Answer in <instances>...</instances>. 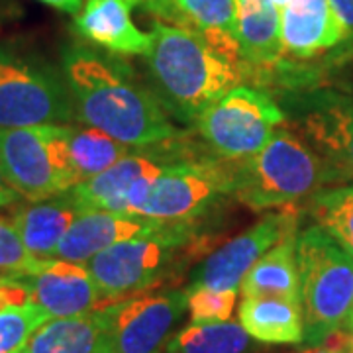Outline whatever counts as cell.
<instances>
[{
    "mask_svg": "<svg viewBox=\"0 0 353 353\" xmlns=\"http://www.w3.org/2000/svg\"><path fill=\"white\" fill-rule=\"evenodd\" d=\"M83 208L85 206L79 202L75 192L69 189L50 199L20 206L14 212L12 224L34 257L53 259L59 241Z\"/></svg>",
    "mask_w": 353,
    "mask_h": 353,
    "instance_id": "cell-18",
    "label": "cell"
},
{
    "mask_svg": "<svg viewBox=\"0 0 353 353\" xmlns=\"http://www.w3.org/2000/svg\"><path fill=\"white\" fill-rule=\"evenodd\" d=\"M65 138H67L69 163L77 179V185L106 171L116 161H120L128 153L136 150L90 126L81 128L75 124H67Z\"/></svg>",
    "mask_w": 353,
    "mask_h": 353,
    "instance_id": "cell-24",
    "label": "cell"
},
{
    "mask_svg": "<svg viewBox=\"0 0 353 353\" xmlns=\"http://www.w3.org/2000/svg\"><path fill=\"white\" fill-rule=\"evenodd\" d=\"M139 6L145 8L148 12H152L157 20L173 24V4H171V0H141Z\"/></svg>",
    "mask_w": 353,
    "mask_h": 353,
    "instance_id": "cell-31",
    "label": "cell"
},
{
    "mask_svg": "<svg viewBox=\"0 0 353 353\" xmlns=\"http://www.w3.org/2000/svg\"><path fill=\"white\" fill-rule=\"evenodd\" d=\"M345 328L350 330V332H353V310H352V314H350V320H347V324H345Z\"/></svg>",
    "mask_w": 353,
    "mask_h": 353,
    "instance_id": "cell-36",
    "label": "cell"
},
{
    "mask_svg": "<svg viewBox=\"0 0 353 353\" xmlns=\"http://www.w3.org/2000/svg\"><path fill=\"white\" fill-rule=\"evenodd\" d=\"M22 353H110L101 308L87 314L51 318L34 332Z\"/></svg>",
    "mask_w": 353,
    "mask_h": 353,
    "instance_id": "cell-19",
    "label": "cell"
},
{
    "mask_svg": "<svg viewBox=\"0 0 353 353\" xmlns=\"http://www.w3.org/2000/svg\"><path fill=\"white\" fill-rule=\"evenodd\" d=\"M20 199H22V196H20V194H18L10 185H8L6 176H4L2 169H0V208H4V206H12V204H16Z\"/></svg>",
    "mask_w": 353,
    "mask_h": 353,
    "instance_id": "cell-32",
    "label": "cell"
},
{
    "mask_svg": "<svg viewBox=\"0 0 353 353\" xmlns=\"http://www.w3.org/2000/svg\"><path fill=\"white\" fill-rule=\"evenodd\" d=\"M341 353H353V332H350V334L345 336V341H343Z\"/></svg>",
    "mask_w": 353,
    "mask_h": 353,
    "instance_id": "cell-35",
    "label": "cell"
},
{
    "mask_svg": "<svg viewBox=\"0 0 353 353\" xmlns=\"http://www.w3.org/2000/svg\"><path fill=\"white\" fill-rule=\"evenodd\" d=\"M63 75L77 122L97 128L130 148H148L175 139L179 130L152 90L87 48H71L63 57Z\"/></svg>",
    "mask_w": 353,
    "mask_h": 353,
    "instance_id": "cell-1",
    "label": "cell"
},
{
    "mask_svg": "<svg viewBox=\"0 0 353 353\" xmlns=\"http://www.w3.org/2000/svg\"><path fill=\"white\" fill-rule=\"evenodd\" d=\"M65 126L0 130V169L8 185L26 201H43L77 187Z\"/></svg>",
    "mask_w": 353,
    "mask_h": 353,
    "instance_id": "cell-7",
    "label": "cell"
},
{
    "mask_svg": "<svg viewBox=\"0 0 353 353\" xmlns=\"http://www.w3.org/2000/svg\"><path fill=\"white\" fill-rule=\"evenodd\" d=\"M167 141L159 143V150H155L157 143L148 148H136L106 171L85 183H79L71 190L85 208L141 216V208L150 196L155 179L169 165L181 159V152H171L175 145L165 148Z\"/></svg>",
    "mask_w": 353,
    "mask_h": 353,
    "instance_id": "cell-11",
    "label": "cell"
},
{
    "mask_svg": "<svg viewBox=\"0 0 353 353\" xmlns=\"http://www.w3.org/2000/svg\"><path fill=\"white\" fill-rule=\"evenodd\" d=\"M18 279L50 318H69L106 306L87 265L63 259H43L34 273Z\"/></svg>",
    "mask_w": 353,
    "mask_h": 353,
    "instance_id": "cell-13",
    "label": "cell"
},
{
    "mask_svg": "<svg viewBox=\"0 0 353 353\" xmlns=\"http://www.w3.org/2000/svg\"><path fill=\"white\" fill-rule=\"evenodd\" d=\"M296 236L292 234L269 252L248 271L240 289L248 296H277L301 303V277L296 265Z\"/></svg>",
    "mask_w": 353,
    "mask_h": 353,
    "instance_id": "cell-23",
    "label": "cell"
},
{
    "mask_svg": "<svg viewBox=\"0 0 353 353\" xmlns=\"http://www.w3.org/2000/svg\"><path fill=\"white\" fill-rule=\"evenodd\" d=\"M285 114L267 92L238 85L196 118L202 139L222 159H245L267 145Z\"/></svg>",
    "mask_w": 353,
    "mask_h": 353,
    "instance_id": "cell-8",
    "label": "cell"
},
{
    "mask_svg": "<svg viewBox=\"0 0 353 353\" xmlns=\"http://www.w3.org/2000/svg\"><path fill=\"white\" fill-rule=\"evenodd\" d=\"M343 341H345V336H341L340 332H338V334H334V336L328 338L324 343L316 345L314 350H310V352H304V353H341Z\"/></svg>",
    "mask_w": 353,
    "mask_h": 353,
    "instance_id": "cell-33",
    "label": "cell"
},
{
    "mask_svg": "<svg viewBox=\"0 0 353 353\" xmlns=\"http://www.w3.org/2000/svg\"><path fill=\"white\" fill-rule=\"evenodd\" d=\"M187 292H189L187 310L190 314V322L194 324L226 322L234 314L238 290L192 289Z\"/></svg>",
    "mask_w": 353,
    "mask_h": 353,
    "instance_id": "cell-28",
    "label": "cell"
},
{
    "mask_svg": "<svg viewBox=\"0 0 353 353\" xmlns=\"http://www.w3.org/2000/svg\"><path fill=\"white\" fill-rule=\"evenodd\" d=\"M301 136L326 165L332 183L353 181V99L326 97L306 110Z\"/></svg>",
    "mask_w": 353,
    "mask_h": 353,
    "instance_id": "cell-14",
    "label": "cell"
},
{
    "mask_svg": "<svg viewBox=\"0 0 353 353\" xmlns=\"http://www.w3.org/2000/svg\"><path fill=\"white\" fill-rule=\"evenodd\" d=\"M161 220L145 216H130L108 212L101 208H83L59 241L53 259H63L71 263H87L97 253L110 248L118 241L152 234L161 226Z\"/></svg>",
    "mask_w": 353,
    "mask_h": 353,
    "instance_id": "cell-15",
    "label": "cell"
},
{
    "mask_svg": "<svg viewBox=\"0 0 353 353\" xmlns=\"http://www.w3.org/2000/svg\"><path fill=\"white\" fill-rule=\"evenodd\" d=\"M192 222H163L152 234L118 241L97 253L87 269L104 304L141 294L171 275L176 257L192 240Z\"/></svg>",
    "mask_w": 353,
    "mask_h": 353,
    "instance_id": "cell-5",
    "label": "cell"
},
{
    "mask_svg": "<svg viewBox=\"0 0 353 353\" xmlns=\"http://www.w3.org/2000/svg\"><path fill=\"white\" fill-rule=\"evenodd\" d=\"M304 341L320 345L338 334L353 310V255L322 226L296 236Z\"/></svg>",
    "mask_w": 353,
    "mask_h": 353,
    "instance_id": "cell-4",
    "label": "cell"
},
{
    "mask_svg": "<svg viewBox=\"0 0 353 353\" xmlns=\"http://www.w3.org/2000/svg\"><path fill=\"white\" fill-rule=\"evenodd\" d=\"M132 0H85L75 14V30L116 55H143L152 51V34L141 32L132 20Z\"/></svg>",
    "mask_w": 353,
    "mask_h": 353,
    "instance_id": "cell-17",
    "label": "cell"
},
{
    "mask_svg": "<svg viewBox=\"0 0 353 353\" xmlns=\"http://www.w3.org/2000/svg\"><path fill=\"white\" fill-rule=\"evenodd\" d=\"M240 324L248 336L263 343H303L304 318L299 301L248 296L241 301Z\"/></svg>",
    "mask_w": 353,
    "mask_h": 353,
    "instance_id": "cell-22",
    "label": "cell"
},
{
    "mask_svg": "<svg viewBox=\"0 0 353 353\" xmlns=\"http://www.w3.org/2000/svg\"><path fill=\"white\" fill-rule=\"evenodd\" d=\"M173 24L201 34L228 57H240V28L236 0H171Z\"/></svg>",
    "mask_w": 353,
    "mask_h": 353,
    "instance_id": "cell-21",
    "label": "cell"
},
{
    "mask_svg": "<svg viewBox=\"0 0 353 353\" xmlns=\"http://www.w3.org/2000/svg\"><path fill=\"white\" fill-rule=\"evenodd\" d=\"M250 336L238 322L189 324L167 341L165 353H245Z\"/></svg>",
    "mask_w": 353,
    "mask_h": 353,
    "instance_id": "cell-25",
    "label": "cell"
},
{
    "mask_svg": "<svg viewBox=\"0 0 353 353\" xmlns=\"http://www.w3.org/2000/svg\"><path fill=\"white\" fill-rule=\"evenodd\" d=\"M341 26L347 32V39L353 38V0H328Z\"/></svg>",
    "mask_w": 353,
    "mask_h": 353,
    "instance_id": "cell-30",
    "label": "cell"
},
{
    "mask_svg": "<svg viewBox=\"0 0 353 353\" xmlns=\"http://www.w3.org/2000/svg\"><path fill=\"white\" fill-rule=\"evenodd\" d=\"M39 2H43V4H48L51 8L67 14H77L83 8V4H85V0H39Z\"/></svg>",
    "mask_w": 353,
    "mask_h": 353,
    "instance_id": "cell-34",
    "label": "cell"
},
{
    "mask_svg": "<svg viewBox=\"0 0 353 353\" xmlns=\"http://www.w3.org/2000/svg\"><path fill=\"white\" fill-rule=\"evenodd\" d=\"M41 261L43 259L28 252L12 222L0 218V271H4L8 277H20L34 273Z\"/></svg>",
    "mask_w": 353,
    "mask_h": 353,
    "instance_id": "cell-29",
    "label": "cell"
},
{
    "mask_svg": "<svg viewBox=\"0 0 353 353\" xmlns=\"http://www.w3.org/2000/svg\"><path fill=\"white\" fill-rule=\"evenodd\" d=\"M326 165L301 134L279 126L257 153L234 161L232 196L253 210L283 208L330 185Z\"/></svg>",
    "mask_w": 353,
    "mask_h": 353,
    "instance_id": "cell-3",
    "label": "cell"
},
{
    "mask_svg": "<svg viewBox=\"0 0 353 353\" xmlns=\"http://www.w3.org/2000/svg\"><path fill=\"white\" fill-rule=\"evenodd\" d=\"M308 208L316 224L353 255V185L318 190Z\"/></svg>",
    "mask_w": 353,
    "mask_h": 353,
    "instance_id": "cell-26",
    "label": "cell"
},
{
    "mask_svg": "<svg viewBox=\"0 0 353 353\" xmlns=\"http://www.w3.org/2000/svg\"><path fill=\"white\" fill-rule=\"evenodd\" d=\"M150 71L157 99L181 120L196 122L212 102L240 85L245 63L216 50L201 34L153 20Z\"/></svg>",
    "mask_w": 353,
    "mask_h": 353,
    "instance_id": "cell-2",
    "label": "cell"
},
{
    "mask_svg": "<svg viewBox=\"0 0 353 353\" xmlns=\"http://www.w3.org/2000/svg\"><path fill=\"white\" fill-rule=\"evenodd\" d=\"M232 159H179L155 179L141 216L161 222H194L222 196H232Z\"/></svg>",
    "mask_w": 353,
    "mask_h": 353,
    "instance_id": "cell-9",
    "label": "cell"
},
{
    "mask_svg": "<svg viewBox=\"0 0 353 353\" xmlns=\"http://www.w3.org/2000/svg\"><path fill=\"white\" fill-rule=\"evenodd\" d=\"M292 234H296V212L292 208L283 206L277 212L265 214L250 230L210 253L192 273L187 290H238L259 257Z\"/></svg>",
    "mask_w": 353,
    "mask_h": 353,
    "instance_id": "cell-12",
    "label": "cell"
},
{
    "mask_svg": "<svg viewBox=\"0 0 353 353\" xmlns=\"http://www.w3.org/2000/svg\"><path fill=\"white\" fill-rule=\"evenodd\" d=\"M51 320L38 304L28 301L0 310V353H22L34 332Z\"/></svg>",
    "mask_w": 353,
    "mask_h": 353,
    "instance_id": "cell-27",
    "label": "cell"
},
{
    "mask_svg": "<svg viewBox=\"0 0 353 353\" xmlns=\"http://www.w3.org/2000/svg\"><path fill=\"white\" fill-rule=\"evenodd\" d=\"M132 2H134L136 6H139V4H141V0H132Z\"/></svg>",
    "mask_w": 353,
    "mask_h": 353,
    "instance_id": "cell-37",
    "label": "cell"
},
{
    "mask_svg": "<svg viewBox=\"0 0 353 353\" xmlns=\"http://www.w3.org/2000/svg\"><path fill=\"white\" fill-rule=\"evenodd\" d=\"M240 57L245 67H273L283 57L281 12L273 0H236Z\"/></svg>",
    "mask_w": 353,
    "mask_h": 353,
    "instance_id": "cell-20",
    "label": "cell"
},
{
    "mask_svg": "<svg viewBox=\"0 0 353 353\" xmlns=\"http://www.w3.org/2000/svg\"><path fill=\"white\" fill-rule=\"evenodd\" d=\"M347 39L328 0H289L281 8L283 55L308 59Z\"/></svg>",
    "mask_w": 353,
    "mask_h": 353,
    "instance_id": "cell-16",
    "label": "cell"
},
{
    "mask_svg": "<svg viewBox=\"0 0 353 353\" xmlns=\"http://www.w3.org/2000/svg\"><path fill=\"white\" fill-rule=\"evenodd\" d=\"M73 120L75 104L63 71L36 55L0 48V130Z\"/></svg>",
    "mask_w": 353,
    "mask_h": 353,
    "instance_id": "cell-6",
    "label": "cell"
},
{
    "mask_svg": "<svg viewBox=\"0 0 353 353\" xmlns=\"http://www.w3.org/2000/svg\"><path fill=\"white\" fill-rule=\"evenodd\" d=\"M187 299V289L141 292L102 306L110 353H165Z\"/></svg>",
    "mask_w": 353,
    "mask_h": 353,
    "instance_id": "cell-10",
    "label": "cell"
}]
</instances>
